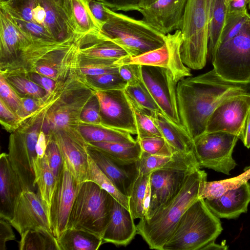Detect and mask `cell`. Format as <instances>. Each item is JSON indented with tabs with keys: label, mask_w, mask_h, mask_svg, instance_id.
I'll return each instance as SVG.
<instances>
[{
	"label": "cell",
	"mask_w": 250,
	"mask_h": 250,
	"mask_svg": "<svg viewBox=\"0 0 250 250\" xmlns=\"http://www.w3.org/2000/svg\"><path fill=\"white\" fill-rule=\"evenodd\" d=\"M181 123L193 140L206 132L209 118L223 102L250 95V82L226 80L212 69L179 81L176 87Z\"/></svg>",
	"instance_id": "1"
},
{
	"label": "cell",
	"mask_w": 250,
	"mask_h": 250,
	"mask_svg": "<svg viewBox=\"0 0 250 250\" xmlns=\"http://www.w3.org/2000/svg\"><path fill=\"white\" fill-rule=\"evenodd\" d=\"M206 172L200 168L191 172L180 192L167 204L149 219L142 218L137 224L140 234L151 249L162 250L187 209L201 198L207 181Z\"/></svg>",
	"instance_id": "2"
},
{
	"label": "cell",
	"mask_w": 250,
	"mask_h": 250,
	"mask_svg": "<svg viewBox=\"0 0 250 250\" xmlns=\"http://www.w3.org/2000/svg\"><path fill=\"white\" fill-rule=\"evenodd\" d=\"M0 8L13 18L43 28L58 42H74L81 36L71 0H10Z\"/></svg>",
	"instance_id": "3"
},
{
	"label": "cell",
	"mask_w": 250,
	"mask_h": 250,
	"mask_svg": "<svg viewBox=\"0 0 250 250\" xmlns=\"http://www.w3.org/2000/svg\"><path fill=\"white\" fill-rule=\"evenodd\" d=\"M223 230L220 218L199 198L185 212L162 250H201Z\"/></svg>",
	"instance_id": "4"
},
{
	"label": "cell",
	"mask_w": 250,
	"mask_h": 250,
	"mask_svg": "<svg viewBox=\"0 0 250 250\" xmlns=\"http://www.w3.org/2000/svg\"><path fill=\"white\" fill-rule=\"evenodd\" d=\"M48 109L47 104L42 105L9 136L8 156L19 177L23 191L35 190V164L38 158L36 145L39 134L42 130Z\"/></svg>",
	"instance_id": "5"
},
{
	"label": "cell",
	"mask_w": 250,
	"mask_h": 250,
	"mask_svg": "<svg viewBox=\"0 0 250 250\" xmlns=\"http://www.w3.org/2000/svg\"><path fill=\"white\" fill-rule=\"evenodd\" d=\"M107 20L100 33L122 46L131 57L162 47L166 35L144 20H139L105 6Z\"/></svg>",
	"instance_id": "6"
},
{
	"label": "cell",
	"mask_w": 250,
	"mask_h": 250,
	"mask_svg": "<svg viewBox=\"0 0 250 250\" xmlns=\"http://www.w3.org/2000/svg\"><path fill=\"white\" fill-rule=\"evenodd\" d=\"M211 0H188L180 28V56L188 68L200 70L206 64Z\"/></svg>",
	"instance_id": "7"
},
{
	"label": "cell",
	"mask_w": 250,
	"mask_h": 250,
	"mask_svg": "<svg viewBox=\"0 0 250 250\" xmlns=\"http://www.w3.org/2000/svg\"><path fill=\"white\" fill-rule=\"evenodd\" d=\"M112 198L96 183L83 182L77 193L67 229L83 230L102 239L109 221Z\"/></svg>",
	"instance_id": "8"
},
{
	"label": "cell",
	"mask_w": 250,
	"mask_h": 250,
	"mask_svg": "<svg viewBox=\"0 0 250 250\" xmlns=\"http://www.w3.org/2000/svg\"><path fill=\"white\" fill-rule=\"evenodd\" d=\"M200 168L194 151L188 153L174 151L172 160L152 171L149 176L151 199L145 219L151 218L180 192L189 174Z\"/></svg>",
	"instance_id": "9"
},
{
	"label": "cell",
	"mask_w": 250,
	"mask_h": 250,
	"mask_svg": "<svg viewBox=\"0 0 250 250\" xmlns=\"http://www.w3.org/2000/svg\"><path fill=\"white\" fill-rule=\"evenodd\" d=\"M210 59L213 69L223 78L250 82V24L232 39L221 43Z\"/></svg>",
	"instance_id": "10"
},
{
	"label": "cell",
	"mask_w": 250,
	"mask_h": 250,
	"mask_svg": "<svg viewBox=\"0 0 250 250\" xmlns=\"http://www.w3.org/2000/svg\"><path fill=\"white\" fill-rule=\"evenodd\" d=\"M238 139L223 131L206 132L195 138L193 150L200 167L229 175L237 165L232 152Z\"/></svg>",
	"instance_id": "11"
},
{
	"label": "cell",
	"mask_w": 250,
	"mask_h": 250,
	"mask_svg": "<svg viewBox=\"0 0 250 250\" xmlns=\"http://www.w3.org/2000/svg\"><path fill=\"white\" fill-rule=\"evenodd\" d=\"M62 156L64 164L80 184L87 181L90 155L88 143L81 133L78 126H66L49 130Z\"/></svg>",
	"instance_id": "12"
},
{
	"label": "cell",
	"mask_w": 250,
	"mask_h": 250,
	"mask_svg": "<svg viewBox=\"0 0 250 250\" xmlns=\"http://www.w3.org/2000/svg\"><path fill=\"white\" fill-rule=\"evenodd\" d=\"M182 39L181 30H177L173 34L166 35V42L162 47L137 56H125L116 61L115 63L119 66L134 63L164 67L169 70L178 82L186 77L192 76L189 68L183 63L181 58Z\"/></svg>",
	"instance_id": "13"
},
{
	"label": "cell",
	"mask_w": 250,
	"mask_h": 250,
	"mask_svg": "<svg viewBox=\"0 0 250 250\" xmlns=\"http://www.w3.org/2000/svg\"><path fill=\"white\" fill-rule=\"evenodd\" d=\"M142 75L145 84L164 114L173 123L184 127L178 109V82L172 73L164 67L142 65Z\"/></svg>",
	"instance_id": "14"
},
{
	"label": "cell",
	"mask_w": 250,
	"mask_h": 250,
	"mask_svg": "<svg viewBox=\"0 0 250 250\" xmlns=\"http://www.w3.org/2000/svg\"><path fill=\"white\" fill-rule=\"evenodd\" d=\"M95 94L99 103L101 117L98 125L137 134L134 112L125 90L96 91Z\"/></svg>",
	"instance_id": "15"
},
{
	"label": "cell",
	"mask_w": 250,
	"mask_h": 250,
	"mask_svg": "<svg viewBox=\"0 0 250 250\" xmlns=\"http://www.w3.org/2000/svg\"><path fill=\"white\" fill-rule=\"evenodd\" d=\"M81 184L64 164L48 209L50 228L56 239L59 238L67 228L72 206Z\"/></svg>",
	"instance_id": "16"
},
{
	"label": "cell",
	"mask_w": 250,
	"mask_h": 250,
	"mask_svg": "<svg viewBox=\"0 0 250 250\" xmlns=\"http://www.w3.org/2000/svg\"><path fill=\"white\" fill-rule=\"evenodd\" d=\"M95 91L91 86L82 88L67 94L53 104L45 116L42 130L46 135L51 129L80 125L82 111Z\"/></svg>",
	"instance_id": "17"
},
{
	"label": "cell",
	"mask_w": 250,
	"mask_h": 250,
	"mask_svg": "<svg viewBox=\"0 0 250 250\" xmlns=\"http://www.w3.org/2000/svg\"><path fill=\"white\" fill-rule=\"evenodd\" d=\"M10 223L21 236L29 230L50 229L47 209L38 194L22 191L16 198Z\"/></svg>",
	"instance_id": "18"
},
{
	"label": "cell",
	"mask_w": 250,
	"mask_h": 250,
	"mask_svg": "<svg viewBox=\"0 0 250 250\" xmlns=\"http://www.w3.org/2000/svg\"><path fill=\"white\" fill-rule=\"evenodd\" d=\"M79 60L77 40L46 54L24 76L35 72L49 77L56 82L64 80L79 70Z\"/></svg>",
	"instance_id": "19"
},
{
	"label": "cell",
	"mask_w": 250,
	"mask_h": 250,
	"mask_svg": "<svg viewBox=\"0 0 250 250\" xmlns=\"http://www.w3.org/2000/svg\"><path fill=\"white\" fill-rule=\"evenodd\" d=\"M250 110V95L231 98L218 106L207 123L206 132L223 131L240 138Z\"/></svg>",
	"instance_id": "20"
},
{
	"label": "cell",
	"mask_w": 250,
	"mask_h": 250,
	"mask_svg": "<svg viewBox=\"0 0 250 250\" xmlns=\"http://www.w3.org/2000/svg\"><path fill=\"white\" fill-rule=\"evenodd\" d=\"M188 0H158L137 11L143 16V20L167 35L180 29Z\"/></svg>",
	"instance_id": "21"
},
{
	"label": "cell",
	"mask_w": 250,
	"mask_h": 250,
	"mask_svg": "<svg viewBox=\"0 0 250 250\" xmlns=\"http://www.w3.org/2000/svg\"><path fill=\"white\" fill-rule=\"evenodd\" d=\"M136 233L137 227L130 211L113 197L109 221L102 238L103 244L126 246Z\"/></svg>",
	"instance_id": "22"
},
{
	"label": "cell",
	"mask_w": 250,
	"mask_h": 250,
	"mask_svg": "<svg viewBox=\"0 0 250 250\" xmlns=\"http://www.w3.org/2000/svg\"><path fill=\"white\" fill-rule=\"evenodd\" d=\"M36 41L23 33L0 8V67L12 62Z\"/></svg>",
	"instance_id": "23"
},
{
	"label": "cell",
	"mask_w": 250,
	"mask_h": 250,
	"mask_svg": "<svg viewBox=\"0 0 250 250\" xmlns=\"http://www.w3.org/2000/svg\"><path fill=\"white\" fill-rule=\"evenodd\" d=\"M204 200L209 209L219 218H236L247 212L250 203V184L248 182L216 198Z\"/></svg>",
	"instance_id": "24"
},
{
	"label": "cell",
	"mask_w": 250,
	"mask_h": 250,
	"mask_svg": "<svg viewBox=\"0 0 250 250\" xmlns=\"http://www.w3.org/2000/svg\"><path fill=\"white\" fill-rule=\"evenodd\" d=\"M81 57L99 60H117L129 56L117 43L106 38L100 31L81 35L77 40Z\"/></svg>",
	"instance_id": "25"
},
{
	"label": "cell",
	"mask_w": 250,
	"mask_h": 250,
	"mask_svg": "<svg viewBox=\"0 0 250 250\" xmlns=\"http://www.w3.org/2000/svg\"><path fill=\"white\" fill-rule=\"evenodd\" d=\"M23 191L18 176L9 160L8 154L0 155V218L9 222L14 202Z\"/></svg>",
	"instance_id": "26"
},
{
	"label": "cell",
	"mask_w": 250,
	"mask_h": 250,
	"mask_svg": "<svg viewBox=\"0 0 250 250\" xmlns=\"http://www.w3.org/2000/svg\"><path fill=\"white\" fill-rule=\"evenodd\" d=\"M88 153L99 168L113 182L117 188L128 196L136 168L128 170L104 152L88 144Z\"/></svg>",
	"instance_id": "27"
},
{
	"label": "cell",
	"mask_w": 250,
	"mask_h": 250,
	"mask_svg": "<svg viewBox=\"0 0 250 250\" xmlns=\"http://www.w3.org/2000/svg\"><path fill=\"white\" fill-rule=\"evenodd\" d=\"M154 124L163 137L174 151L188 153L193 150V140L185 129L170 120L164 114L150 111Z\"/></svg>",
	"instance_id": "28"
},
{
	"label": "cell",
	"mask_w": 250,
	"mask_h": 250,
	"mask_svg": "<svg viewBox=\"0 0 250 250\" xmlns=\"http://www.w3.org/2000/svg\"><path fill=\"white\" fill-rule=\"evenodd\" d=\"M88 144L123 166L134 165L140 159L142 149L138 141L134 142H92Z\"/></svg>",
	"instance_id": "29"
},
{
	"label": "cell",
	"mask_w": 250,
	"mask_h": 250,
	"mask_svg": "<svg viewBox=\"0 0 250 250\" xmlns=\"http://www.w3.org/2000/svg\"><path fill=\"white\" fill-rule=\"evenodd\" d=\"M231 0H211L210 10L208 55L209 58L219 46Z\"/></svg>",
	"instance_id": "30"
},
{
	"label": "cell",
	"mask_w": 250,
	"mask_h": 250,
	"mask_svg": "<svg viewBox=\"0 0 250 250\" xmlns=\"http://www.w3.org/2000/svg\"><path fill=\"white\" fill-rule=\"evenodd\" d=\"M57 240L59 250H97L103 244L95 235L76 229H66Z\"/></svg>",
	"instance_id": "31"
},
{
	"label": "cell",
	"mask_w": 250,
	"mask_h": 250,
	"mask_svg": "<svg viewBox=\"0 0 250 250\" xmlns=\"http://www.w3.org/2000/svg\"><path fill=\"white\" fill-rule=\"evenodd\" d=\"M36 183L38 195L48 209L50 206L57 184V179L53 174L45 156L37 158L35 164Z\"/></svg>",
	"instance_id": "32"
},
{
	"label": "cell",
	"mask_w": 250,
	"mask_h": 250,
	"mask_svg": "<svg viewBox=\"0 0 250 250\" xmlns=\"http://www.w3.org/2000/svg\"><path fill=\"white\" fill-rule=\"evenodd\" d=\"M79 128L88 143L92 142H134L129 133L107 127L101 125H82Z\"/></svg>",
	"instance_id": "33"
},
{
	"label": "cell",
	"mask_w": 250,
	"mask_h": 250,
	"mask_svg": "<svg viewBox=\"0 0 250 250\" xmlns=\"http://www.w3.org/2000/svg\"><path fill=\"white\" fill-rule=\"evenodd\" d=\"M21 237L20 250H59L57 239L48 230L44 229L29 230Z\"/></svg>",
	"instance_id": "34"
},
{
	"label": "cell",
	"mask_w": 250,
	"mask_h": 250,
	"mask_svg": "<svg viewBox=\"0 0 250 250\" xmlns=\"http://www.w3.org/2000/svg\"><path fill=\"white\" fill-rule=\"evenodd\" d=\"M90 0H71L72 13L78 34L101 31L102 27L92 14Z\"/></svg>",
	"instance_id": "35"
},
{
	"label": "cell",
	"mask_w": 250,
	"mask_h": 250,
	"mask_svg": "<svg viewBox=\"0 0 250 250\" xmlns=\"http://www.w3.org/2000/svg\"><path fill=\"white\" fill-rule=\"evenodd\" d=\"M250 179V167L242 174L231 178L206 182L201 198L212 199L221 196L228 190L239 188Z\"/></svg>",
	"instance_id": "36"
},
{
	"label": "cell",
	"mask_w": 250,
	"mask_h": 250,
	"mask_svg": "<svg viewBox=\"0 0 250 250\" xmlns=\"http://www.w3.org/2000/svg\"><path fill=\"white\" fill-rule=\"evenodd\" d=\"M149 176L136 170L128 196L129 211L134 220L144 217V201Z\"/></svg>",
	"instance_id": "37"
},
{
	"label": "cell",
	"mask_w": 250,
	"mask_h": 250,
	"mask_svg": "<svg viewBox=\"0 0 250 250\" xmlns=\"http://www.w3.org/2000/svg\"><path fill=\"white\" fill-rule=\"evenodd\" d=\"M132 108L137 128V140L146 137H163L150 116V111L144 108L126 95Z\"/></svg>",
	"instance_id": "38"
},
{
	"label": "cell",
	"mask_w": 250,
	"mask_h": 250,
	"mask_svg": "<svg viewBox=\"0 0 250 250\" xmlns=\"http://www.w3.org/2000/svg\"><path fill=\"white\" fill-rule=\"evenodd\" d=\"M108 192L115 200L129 210V197L117 188L113 182L99 168L90 156L88 179Z\"/></svg>",
	"instance_id": "39"
},
{
	"label": "cell",
	"mask_w": 250,
	"mask_h": 250,
	"mask_svg": "<svg viewBox=\"0 0 250 250\" xmlns=\"http://www.w3.org/2000/svg\"><path fill=\"white\" fill-rule=\"evenodd\" d=\"M3 76L21 97L42 99L46 95V91L42 87L25 76L18 75Z\"/></svg>",
	"instance_id": "40"
},
{
	"label": "cell",
	"mask_w": 250,
	"mask_h": 250,
	"mask_svg": "<svg viewBox=\"0 0 250 250\" xmlns=\"http://www.w3.org/2000/svg\"><path fill=\"white\" fill-rule=\"evenodd\" d=\"M79 58V70L84 76L118 72L119 66L115 63L116 61L92 59L80 56Z\"/></svg>",
	"instance_id": "41"
},
{
	"label": "cell",
	"mask_w": 250,
	"mask_h": 250,
	"mask_svg": "<svg viewBox=\"0 0 250 250\" xmlns=\"http://www.w3.org/2000/svg\"><path fill=\"white\" fill-rule=\"evenodd\" d=\"M86 78L95 91L124 90L127 86V83L120 76L119 72L86 76Z\"/></svg>",
	"instance_id": "42"
},
{
	"label": "cell",
	"mask_w": 250,
	"mask_h": 250,
	"mask_svg": "<svg viewBox=\"0 0 250 250\" xmlns=\"http://www.w3.org/2000/svg\"><path fill=\"white\" fill-rule=\"evenodd\" d=\"M250 24V14L247 10L242 12L228 13L220 44L232 39Z\"/></svg>",
	"instance_id": "43"
},
{
	"label": "cell",
	"mask_w": 250,
	"mask_h": 250,
	"mask_svg": "<svg viewBox=\"0 0 250 250\" xmlns=\"http://www.w3.org/2000/svg\"><path fill=\"white\" fill-rule=\"evenodd\" d=\"M124 90L127 96L144 108L150 111L164 114L143 80L135 84L127 85Z\"/></svg>",
	"instance_id": "44"
},
{
	"label": "cell",
	"mask_w": 250,
	"mask_h": 250,
	"mask_svg": "<svg viewBox=\"0 0 250 250\" xmlns=\"http://www.w3.org/2000/svg\"><path fill=\"white\" fill-rule=\"evenodd\" d=\"M172 159V156L152 155L142 151L140 159L135 164L136 170L143 175L148 176L154 170L165 166Z\"/></svg>",
	"instance_id": "45"
},
{
	"label": "cell",
	"mask_w": 250,
	"mask_h": 250,
	"mask_svg": "<svg viewBox=\"0 0 250 250\" xmlns=\"http://www.w3.org/2000/svg\"><path fill=\"white\" fill-rule=\"evenodd\" d=\"M136 140L142 151L150 154L171 157L174 152L163 137H148Z\"/></svg>",
	"instance_id": "46"
},
{
	"label": "cell",
	"mask_w": 250,
	"mask_h": 250,
	"mask_svg": "<svg viewBox=\"0 0 250 250\" xmlns=\"http://www.w3.org/2000/svg\"><path fill=\"white\" fill-rule=\"evenodd\" d=\"M47 147L44 156L57 180L59 178L64 166L61 152L54 140L47 136Z\"/></svg>",
	"instance_id": "47"
},
{
	"label": "cell",
	"mask_w": 250,
	"mask_h": 250,
	"mask_svg": "<svg viewBox=\"0 0 250 250\" xmlns=\"http://www.w3.org/2000/svg\"><path fill=\"white\" fill-rule=\"evenodd\" d=\"M0 99L17 114L21 107V97L1 74H0Z\"/></svg>",
	"instance_id": "48"
},
{
	"label": "cell",
	"mask_w": 250,
	"mask_h": 250,
	"mask_svg": "<svg viewBox=\"0 0 250 250\" xmlns=\"http://www.w3.org/2000/svg\"><path fill=\"white\" fill-rule=\"evenodd\" d=\"M81 119L82 120L80 125H94L100 124L101 117L100 105L95 94L84 107L81 114Z\"/></svg>",
	"instance_id": "49"
},
{
	"label": "cell",
	"mask_w": 250,
	"mask_h": 250,
	"mask_svg": "<svg viewBox=\"0 0 250 250\" xmlns=\"http://www.w3.org/2000/svg\"><path fill=\"white\" fill-rule=\"evenodd\" d=\"M0 122L3 128L10 133L15 131L21 125L19 117L1 99H0Z\"/></svg>",
	"instance_id": "50"
},
{
	"label": "cell",
	"mask_w": 250,
	"mask_h": 250,
	"mask_svg": "<svg viewBox=\"0 0 250 250\" xmlns=\"http://www.w3.org/2000/svg\"><path fill=\"white\" fill-rule=\"evenodd\" d=\"M119 73L127 85L135 84L143 80L142 65L128 63L120 65Z\"/></svg>",
	"instance_id": "51"
},
{
	"label": "cell",
	"mask_w": 250,
	"mask_h": 250,
	"mask_svg": "<svg viewBox=\"0 0 250 250\" xmlns=\"http://www.w3.org/2000/svg\"><path fill=\"white\" fill-rule=\"evenodd\" d=\"M44 102V97L36 99L30 97H21V107L17 113L20 119L21 125L30 115L40 109Z\"/></svg>",
	"instance_id": "52"
},
{
	"label": "cell",
	"mask_w": 250,
	"mask_h": 250,
	"mask_svg": "<svg viewBox=\"0 0 250 250\" xmlns=\"http://www.w3.org/2000/svg\"><path fill=\"white\" fill-rule=\"evenodd\" d=\"M141 0H102L105 6L114 11H137Z\"/></svg>",
	"instance_id": "53"
},
{
	"label": "cell",
	"mask_w": 250,
	"mask_h": 250,
	"mask_svg": "<svg viewBox=\"0 0 250 250\" xmlns=\"http://www.w3.org/2000/svg\"><path fill=\"white\" fill-rule=\"evenodd\" d=\"M9 221L0 219V250H5L6 243L11 240H15L16 237Z\"/></svg>",
	"instance_id": "54"
},
{
	"label": "cell",
	"mask_w": 250,
	"mask_h": 250,
	"mask_svg": "<svg viewBox=\"0 0 250 250\" xmlns=\"http://www.w3.org/2000/svg\"><path fill=\"white\" fill-rule=\"evenodd\" d=\"M25 77L42 87L46 92V95L51 93L56 86V82L54 80L38 73H31Z\"/></svg>",
	"instance_id": "55"
},
{
	"label": "cell",
	"mask_w": 250,
	"mask_h": 250,
	"mask_svg": "<svg viewBox=\"0 0 250 250\" xmlns=\"http://www.w3.org/2000/svg\"><path fill=\"white\" fill-rule=\"evenodd\" d=\"M89 6L94 17L102 27L107 20L106 6L101 1L96 0H90Z\"/></svg>",
	"instance_id": "56"
},
{
	"label": "cell",
	"mask_w": 250,
	"mask_h": 250,
	"mask_svg": "<svg viewBox=\"0 0 250 250\" xmlns=\"http://www.w3.org/2000/svg\"><path fill=\"white\" fill-rule=\"evenodd\" d=\"M47 147V138L45 132L41 131L36 145V151L37 157L42 158L44 156Z\"/></svg>",
	"instance_id": "57"
},
{
	"label": "cell",
	"mask_w": 250,
	"mask_h": 250,
	"mask_svg": "<svg viewBox=\"0 0 250 250\" xmlns=\"http://www.w3.org/2000/svg\"><path fill=\"white\" fill-rule=\"evenodd\" d=\"M239 139L242 141L246 147L250 148V110L246 117Z\"/></svg>",
	"instance_id": "58"
},
{
	"label": "cell",
	"mask_w": 250,
	"mask_h": 250,
	"mask_svg": "<svg viewBox=\"0 0 250 250\" xmlns=\"http://www.w3.org/2000/svg\"><path fill=\"white\" fill-rule=\"evenodd\" d=\"M249 0H231L228 7V13H238L247 10Z\"/></svg>",
	"instance_id": "59"
},
{
	"label": "cell",
	"mask_w": 250,
	"mask_h": 250,
	"mask_svg": "<svg viewBox=\"0 0 250 250\" xmlns=\"http://www.w3.org/2000/svg\"><path fill=\"white\" fill-rule=\"evenodd\" d=\"M214 242H210L203 247L201 250H227L229 247L224 243L216 244Z\"/></svg>",
	"instance_id": "60"
},
{
	"label": "cell",
	"mask_w": 250,
	"mask_h": 250,
	"mask_svg": "<svg viewBox=\"0 0 250 250\" xmlns=\"http://www.w3.org/2000/svg\"><path fill=\"white\" fill-rule=\"evenodd\" d=\"M157 0H141L139 5V8L148 7Z\"/></svg>",
	"instance_id": "61"
},
{
	"label": "cell",
	"mask_w": 250,
	"mask_h": 250,
	"mask_svg": "<svg viewBox=\"0 0 250 250\" xmlns=\"http://www.w3.org/2000/svg\"><path fill=\"white\" fill-rule=\"evenodd\" d=\"M10 0H0V4H3L9 1Z\"/></svg>",
	"instance_id": "62"
},
{
	"label": "cell",
	"mask_w": 250,
	"mask_h": 250,
	"mask_svg": "<svg viewBox=\"0 0 250 250\" xmlns=\"http://www.w3.org/2000/svg\"><path fill=\"white\" fill-rule=\"evenodd\" d=\"M248 5H249V7L250 9V0H249V4H248Z\"/></svg>",
	"instance_id": "63"
},
{
	"label": "cell",
	"mask_w": 250,
	"mask_h": 250,
	"mask_svg": "<svg viewBox=\"0 0 250 250\" xmlns=\"http://www.w3.org/2000/svg\"><path fill=\"white\" fill-rule=\"evenodd\" d=\"M98 0V1H101V0Z\"/></svg>",
	"instance_id": "64"
}]
</instances>
